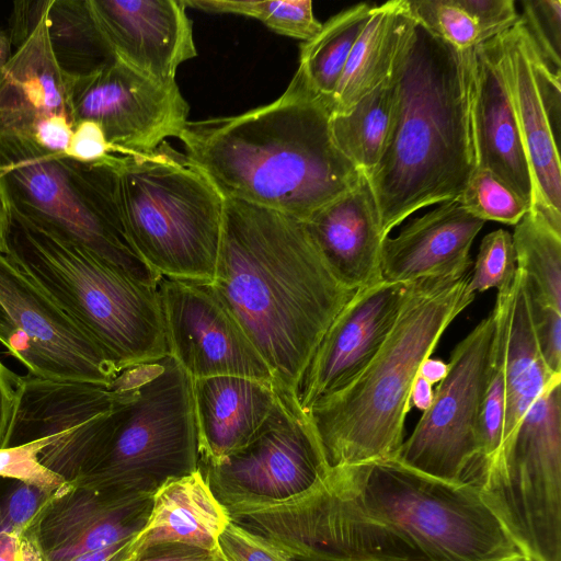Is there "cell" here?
Listing matches in <instances>:
<instances>
[{
  "label": "cell",
  "mask_w": 561,
  "mask_h": 561,
  "mask_svg": "<svg viewBox=\"0 0 561 561\" xmlns=\"http://www.w3.org/2000/svg\"><path fill=\"white\" fill-rule=\"evenodd\" d=\"M213 283L276 389L293 394L327 329L356 291L334 277L302 220L232 198H225Z\"/></svg>",
  "instance_id": "cell-1"
},
{
  "label": "cell",
  "mask_w": 561,
  "mask_h": 561,
  "mask_svg": "<svg viewBox=\"0 0 561 561\" xmlns=\"http://www.w3.org/2000/svg\"><path fill=\"white\" fill-rule=\"evenodd\" d=\"M331 113L330 98L297 70L275 101L234 116L188 121L179 139L225 198L305 221L363 175L334 142Z\"/></svg>",
  "instance_id": "cell-2"
},
{
  "label": "cell",
  "mask_w": 561,
  "mask_h": 561,
  "mask_svg": "<svg viewBox=\"0 0 561 561\" xmlns=\"http://www.w3.org/2000/svg\"><path fill=\"white\" fill-rule=\"evenodd\" d=\"M473 49H457L416 21L403 42L390 76L389 140L365 173L385 238L416 210L458 199L478 168Z\"/></svg>",
  "instance_id": "cell-3"
},
{
  "label": "cell",
  "mask_w": 561,
  "mask_h": 561,
  "mask_svg": "<svg viewBox=\"0 0 561 561\" xmlns=\"http://www.w3.org/2000/svg\"><path fill=\"white\" fill-rule=\"evenodd\" d=\"M468 279L465 275L412 283L373 360L346 387L307 412L330 468L397 457L420 366L476 297L468 290Z\"/></svg>",
  "instance_id": "cell-4"
},
{
  "label": "cell",
  "mask_w": 561,
  "mask_h": 561,
  "mask_svg": "<svg viewBox=\"0 0 561 561\" xmlns=\"http://www.w3.org/2000/svg\"><path fill=\"white\" fill-rule=\"evenodd\" d=\"M8 255L124 370L169 354L159 293L10 208Z\"/></svg>",
  "instance_id": "cell-5"
},
{
  "label": "cell",
  "mask_w": 561,
  "mask_h": 561,
  "mask_svg": "<svg viewBox=\"0 0 561 561\" xmlns=\"http://www.w3.org/2000/svg\"><path fill=\"white\" fill-rule=\"evenodd\" d=\"M115 195L135 251L160 276L213 280L225 198L167 141L145 154H112Z\"/></svg>",
  "instance_id": "cell-6"
},
{
  "label": "cell",
  "mask_w": 561,
  "mask_h": 561,
  "mask_svg": "<svg viewBox=\"0 0 561 561\" xmlns=\"http://www.w3.org/2000/svg\"><path fill=\"white\" fill-rule=\"evenodd\" d=\"M329 477L365 514L437 561H527L473 481H443L396 458L331 468Z\"/></svg>",
  "instance_id": "cell-7"
},
{
  "label": "cell",
  "mask_w": 561,
  "mask_h": 561,
  "mask_svg": "<svg viewBox=\"0 0 561 561\" xmlns=\"http://www.w3.org/2000/svg\"><path fill=\"white\" fill-rule=\"evenodd\" d=\"M198 469L193 378L168 354L148 362L136 393L114 409L101 444L71 484L153 494Z\"/></svg>",
  "instance_id": "cell-8"
},
{
  "label": "cell",
  "mask_w": 561,
  "mask_h": 561,
  "mask_svg": "<svg viewBox=\"0 0 561 561\" xmlns=\"http://www.w3.org/2000/svg\"><path fill=\"white\" fill-rule=\"evenodd\" d=\"M112 156V154H111ZM82 163L20 137H0V179L9 206L138 280L160 275L133 248L118 209L110 157Z\"/></svg>",
  "instance_id": "cell-9"
},
{
  "label": "cell",
  "mask_w": 561,
  "mask_h": 561,
  "mask_svg": "<svg viewBox=\"0 0 561 561\" xmlns=\"http://www.w3.org/2000/svg\"><path fill=\"white\" fill-rule=\"evenodd\" d=\"M560 385L546 387L477 483L527 561H561Z\"/></svg>",
  "instance_id": "cell-10"
},
{
  "label": "cell",
  "mask_w": 561,
  "mask_h": 561,
  "mask_svg": "<svg viewBox=\"0 0 561 561\" xmlns=\"http://www.w3.org/2000/svg\"><path fill=\"white\" fill-rule=\"evenodd\" d=\"M226 510L232 522L265 537L294 561H437L404 533L365 514L329 474L296 499Z\"/></svg>",
  "instance_id": "cell-11"
},
{
  "label": "cell",
  "mask_w": 561,
  "mask_h": 561,
  "mask_svg": "<svg viewBox=\"0 0 561 561\" xmlns=\"http://www.w3.org/2000/svg\"><path fill=\"white\" fill-rule=\"evenodd\" d=\"M147 366H130L108 385L21 376L8 447L46 438L39 461L73 482L101 444L113 410L136 393Z\"/></svg>",
  "instance_id": "cell-12"
},
{
  "label": "cell",
  "mask_w": 561,
  "mask_h": 561,
  "mask_svg": "<svg viewBox=\"0 0 561 561\" xmlns=\"http://www.w3.org/2000/svg\"><path fill=\"white\" fill-rule=\"evenodd\" d=\"M276 391L272 411L245 446L217 462L199 463L214 495L226 508L296 499L323 482L331 470L295 396Z\"/></svg>",
  "instance_id": "cell-13"
},
{
  "label": "cell",
  "mask_w": 561,
  "mask_h": 561,
  "mask_svg": "<svg viewBox=\"0 0 561 561\" xmlns=\"http://www.w3.org/2000/svg\"><path fill=\"white\" fill-rule=\"evenodd\" d=\"M495 314L481 320L453 350L432 404L396 457L436 479L458 483L479 455L478 423L492 370Z\"/></svg>",
  "instance_id": "cell-14"
},
{
  "label": "cell",
  "mask_w": 561,
  "mask_h": 561,
  "mask_svg": "<svg viewBox=\"0 0 561 561\" xmlns=\"http://www.w3.org/2000/svg\"><path fill=\"white\" fill-rule=\"evenodd\" d=\"M0 344L27 374L44 379L108 385L123 371L2 252Z\"/></svg>",
  "instance_id": "cell-15"
},
{
  "label": "cell",
  "mask_w": 561,
  "mask_h": 561,
  "mask_svg": "<svg viewBox=\"0 0 561 561\" xmlns=\"http://www.w3.org/2000/svg\"><path fill=\"white\" fill-rule=\"evenodd\" d=\"M70 99L76 124L96 123L114 154L149 153L179 138L188 123L190 106L176 82L157 81L118 59L71 78Z\"/></svg>",
  "instance_id": "cell-16"
},
{
  "label": "cell",
  "mask_w": 561,
  "mask_h": 561,
  "mask_svg": "<svg viewBox=\"0 0 561 561\" xmlns=\"http://www.w3.org/2000/svg\"><path fill=\"white\" fill-rule=\"evenodd\" d=\"M157 288L169 354L193 379L228 375L275 385L213 280L160 276Z\"/></svg>",
  "instance_id": "cell-17"
},
{
  "label": "cell",
  "mask_w": 561,
  "mask_h": 561,
  "mask_svg": "<svg viewBox=\"0 0 561 561\" xmlns=\"http://www.w3.org/2000/svg\"><path fill=\"white\" fill-rule=\"evenodd\" d=\"M411 284L381 280L355 291L327 329L296 386L294 394L305 413L346 387L373 360L391 332Z\"/></svg>",
  "instance_id": "cell-18"
},
{
  "label": "cell",
  "mask_w": 561,
  "mask_h": 561,
  "mask_svg": "<svg viewBox=\"0 0 561 561\" xmlns=\"http://www.w3.org/2000/svg\"><path fill=\"white\" fill-rule=\"evenodd\" d=\"M116 59L157 81L175 82L179 67L197 56L183 0H89Z\"/></svg>",
  "instance_id": "cell-19"
},
{
  "label": "cell",
  "mask_w": 561,
  "mask_h": 561,
  "mask_svg": "<svg viewBox=\"0 0 561 561\" xmlns=\"http://www.w3.org/2000/svg\"><path fill=\"white\" fill-rule=\"evenodd\" d=\"M152 496L67 483L56 492L39 523L46 561H70L131 539L147 522Z\"/></svg>",
  "instance_id": "cell-20"
},
{
  "label": "cell",
  "mask_w": 561,
  "mask_h": 561,
  "mask_svg": "<svg viewBox=\"0 0 561 561\" xmlns=\"http://www.w3.org/2000/svg\"><path fill=\"white\" fill-rule=\"evenodd\" d=\"M500 37L503 71L531 173L530 211L561 232L560 135L550 122L537 84L535 49L520 20Z\"/></svg>",
  "instance_id": "cell-21"
},
{
  "label": "cell",
  "mask_w": 561,
  "mask_h": 561,
  "mask_svg": "<svg viewBox=\"0 0 561 561\" xmlns=\"http://www.w3.org/2000/svg\"><path fill=\"white\" fill-rule=\"evenodd\" d=\"M47 5L27 38L0 68V137L33 140L50 123L76 125L70 81L58 66L48 36Z\"/></svg>",
  "instance_id": "cell-22"
},
{
  "label": "cell",
  "mask_w": 561,
  "mask_h": 561,
  "mask_svg": "<svg viewBox=\"0 0 561 561\" xmlns=\"http://www.w3.org/2000/svg\"><path fill=\"white\" fill-rule=\"evenodd\" d=\"M484 221L472 216L458 199L411 220L398 236L381 245V277L387 283L454 279L467 275L472 264L471 244Z\"/></svg>",
  "instance_id": "cell-23"
},
{
  "label": "cell",
  "mask_w": 561,
  "mask_h": 561,
  "mask_svg": "<svg viewBox=\"0 0 561 561\" xmlns=\"http://www.w3.org/2000/svg\"><path fill=\"white\" fill-rule=\"evenodd\" d=\"M501 35L476 46L473 127L478 167L533 206V181L506 84Z\"/></svg>",
  "instance_id": "cell-24"
},
{
  "label": "cell",
  "mask_w": 561,
  "mask_h": 561,
  "mask_svg": "<svg viewBox=\"0 0 561 561\" xmlns=\"http://www.w3.org/2000/svg\"><path fill=\"white\" fill-rule=\"evenodd\" d=\"M305 228L334 277L358 290L382 280L385 239L377 204L363 172L358 184L318 209Z\"/></svg>",
  "instance_id": "cell-25"
},
{
  "label": "cell",
  "mask_w": 561,
  "mask_h": 561,
  "mask_svg": "<svg viewBox=\"0 0 561 561\" xmlns=\"http://www.w3.org/2000/svg\"><path fill=\"white\" fill-rule=\"evenodd\" d=\"M199 463H214L245 446L272 411L273 382L241 376L193 379Z\"/></svg>",
  "instance_id": "cell-26"
},
{
  "label": "cell",
  "mask_w": 561,
  "mask_h": 561,
  "mask_svg": "<svg viewBox=\"0 0 561 561\" xmlns=\"http://www.w3.org/2000/svg\"><path fill=\"white\" fill-rule=\"evenodd\" d=\"M229 519L199 469L170 480L153 493L147 522L129 542V559L158 546L218 552V537Z\"/></svg>",
  "instance_id": "cell-27"
},
{
  "label": "cell",
  "mask_w": 561,
  "mask_h": 561,
  "mask_svg": "<svg viewBox=\"0 0 561 561\" xmlns=\"http://www.w3.org/2000/svg\"><path fill=\"white\" fill-rule=\"evenodd\" d=\"M497 295L505 317L506 410L502 447L513 438L530 405L561 375L551 373L540 354L524 272L517 268L512 284L499 289Z\"/></svg>",
  "instance_id": "cell-28"
},
{
  "label": "cell",
  "mask_w": 561,
  "mask_h": 561,
  "mask_svg": "<svg viewBox=\"0 0 561 561\" xmlns=\"http://www.w3.org/2000/svg\"><path fill=\"white\" fill-rule=\"evenodd\" d=\"M413 22L407 0L371 8L330 98L331 115L350 111L390 77Z\"/></svg>",
  "instance_id": "cell-29"
},
{
  "label": "cell",
  "mask_w": 561,
  "mask_h": 561,
  "mask_svg": "<svg viewBox=\"0 0 561 561\" xmlns=\"http://www.w3.org/2000/svg\"><path fill=\"white\" fill-rule=\"evenodd\" d=\"M46 20L55 59L67 76H89L116 60L89 0H49Z\"/></svg>",
  "instance_id": "cell-30"
},
{
  "label": "cell",
  "mask_w": 561,
  "mask_h": 561,
  "mask_svg": "<svg viewBox=\"0 0 561 561\" xmlns=\"http://www.w3.org/2000/svg\"><path fill=\"white\" fill-rule=\"evenodd\" d=\"M393 117L394 85L389 77L350 111L331 115L334 142L350 161L367 173L386 149Z\"/></svg>",
  "instance_id": "cell-31"
},
{
  "label": "cell",
  "mask_w": 561,
  "mask_h": 561,
  "mask_svg": "<svg viewBox=\"0 0 561 561\" xmlns=\"http://www.w3.org/2000/svg\"><path fill=\"white\" fill-rule=\"evenodd\" d=\"M373 5L358 3L330 18L300 46L298 71L319 94L331 98Z\"/></svg>",
  "instance_id": "cell-32"
},
{
  "label": "cell",
  "mask_w": 561,
  "mask_h": 561,
  "mask_svg": "<svg viewBox=\"0 0 561 561\" xmlns=\"http://www.w3.org/2000/svg\"><path fill=\"white\" fill-rule=\"evenodd\" d=\"M516 265L528 278L531 298L561 311V232L528 211L512 234Z\"/></svg>",
  "instance_id": "cell-33"
},
{
  "label": "cell",
  "mask_w": 561,
  "mask_h": 561,
  "mask_svg": "<svg viewBox=\"0 0 561 561\" xmlns=\"http://www.w3.org/2000/svg\"><path fill=\"white\" fill-rule=\"evenodd\" d=\"M186 8L211 13H232L253 18L273 32L305 42L313 38L322 24L310 0H183Z\"/></svg>",
  "instance_id": "cell-34"
},
{
  "label": "cell",
  "mask_w": 561,
  "mask_h": 561,
  "mask_svg": "<svg viewBox=\"0 0 561 561\" xmlns=\"http://www.w3.org/2000/svg\"><path fill=\"white\" fill-rule=\"evenodd\" d=\"M493 312L496 330L492 370L478 423L479 455L477 459L480 463L491 460L501 447L506 410L505 317L503 301L497 295Z\"/></svg>",
  "instance_id": "cell-35"
},
{
  "label": "cell",
  "mask_w": 561,
  "mask_h": 561,
  "mask_svg": "<svg viewBox=\"0 0 561 561\" xmlns=\"http://www.w3.org/2000/svg\"><path fill=\"white\" fill-rule=\"evenodd\" d=\"M458 201L474 217L516 225L530 205L490 171L477 168Z\"/></svg>",
  "instance_id": "cell-36"
},
{
  "label": "cell",
  "mask_w": 561,
  "mask_h": 561,
  "mask_svg": "<svg viewBox=\"0 0 561 561\" xmlns=\"http://www.w3.org/2000/svg\"><path fill=\"white\" fill-rule=\"evenodd\" d=\"M411 16L435 36L460 49L484 43L471 15L458 0H407Z\"/></svg>",
  "instance_id": "cell-37"
},
{
  "label": "cell",
  "mask_w": 561,
  "mask_h": 561,
  "mask_svg": "<svg viewBox=\"0 0 561 561\" xmlns=\"http://www.w3.org/2000/svg\"><path fill=\"white\" fill-rule=\"evenodd\" d=\"M516 271L512 234L504 229L494 230L480 243L468 290L476 295L490 288L502 289L512 284Z\"/></svg>",
  "instance_id": "cell-38"
},
{
  "label": "cell",
  "mask_w": 561,
  "mask_h": 561,
  "mask_svg": "<svg viewBox=\"0 0 561 561\" xmlns=\"http://www.w3.org/2000/svg\"><path fill=\"white\" fill-rule=\"evenodd\" d=\"M519 20L541 62L561 76V1L524 0Z\"/></svg>",
  "instance_id": "cell-39"
},
{
  "label": "cell",
  "mask_w": 561,
  "mask_h": 561,
  "mask_svg": "<svg viewBox=\"0 0 561 561\" xmlns=\"http://www.w3.org/2000/svg\"><path fill=\"white\" fill-rule=\"evenodd\" d=\"M57 491L18 479L0 478V533L39 525Z\"/></svg>",
  "instance_id": "cell-40"
},
{
  "label": "cell",
  "mask_w": 561,
  "mask_h": 561,
  "mask_svg": "<svg viewBox=\"0 0 561 561\" xmlns=\"http://www.w3.org/2000/svg\"><path fill=\"white\" fill-rule=\"evenodd\" d=\"M47 445L46 438H39L0 448V478L18 479L53 491L65 486L68 482L39 461L38 456Z\"/></svg>",
  "instance_id": "cell-41"
},
{
  "label": "cell",
  "mask_w": 561,
  "mask_h": 561,
  "mask_svg": "<svg viewBox=\"0 0 561 561\" xmlns=\"http://www.w3.org/2000/svg\"><path fill=\"white\" fill-rule=\"evenodd\" d=\"M217 551L225 561H294L278 546L231 519L218 537Z\"/></svg>",
  "instance_id": "cell-42"
},
{
  "label": "cell",
  "mask_w": 561,
  "mask_h": 561,
  "mask_svg": "<svg viewBox=\"0 0 561 561\" xmlns=\"http://www.w3.org/2000/svg\"><path fill=\"white\" fill-rule=\"evenodd\" d=\"M458 1L477 23L484 42L505 33L519 20L513 0Z\"/></svg>",
  "instance_id": "cell-43"
},
{
  "label": "cell",
  "mask_w": 561,
  "mask_h": 561,
  "mask_svg": "<svg viewBox=\"0 0 561 561\" xmlns=\"http://www.w3.org/2000/svg\"><path fill=\"white\" fill-rule=\"evenodd\" d=\"M531 311L542 359L551 373L561 375V311L540 305L533 298Z\"/></svg>",
  "instance_id": "cell-44"
},
{
  "label": "cell",
  "mask_w": 561,
  "mask_h": 561,
  "mask_svg": "<svg viewBox=\"0 0 561 561\" xmlns=\"http://www.w3.org/2000/svg\"><path fill=\"white\" fill-rule=\"evenodd\" d=\"M65 154L78 162L92 163L102 161L114 152L96 123L80 121L75 126Z\"/></svg>",
  "instance_id": "cell-45"
},
{
  "label": "cell",
  "mask_w": 561,
  "mask_h": 561,
  "mask_svg": "<svg viewBox=\"0 0 561 561\" xmlns=\"http://www.w3.org/2000/svg\"><path fill=\"white\" fill-rule=\"evenodd\" d=\"M38 528L0 533V561H46Z\"/></svg>",
  "instance_id": "cell-46"
},
{
  "label": "cell",
  "mask_w": 561,
  "mask_h": 561,
  "mask_svg": "<svg viewBox=\"0 0 561 561\" xmlns=\"http://www.w3.org/2000/svg\"><path fill=\"white\" fill-rule=\"evenodd\" d=\"M21 376L0 360V448L8 447L16 410Z\"/></svg>",
  "instance_id": "cell-47"
},
{
  "label": "cell",
  "mask_w": 561,
  "mask_h": 561,
  "mask_svg": "<svg viewBox=\"0 0 561 561\" xmlns=\"http://www.w3.org/2000/svg\"><path fill=\"white\" fill-rule=\"evenodd\" d=\"M48 0L14 2L9 36L18 47L27 38L39 21Z\"/></svg>",
  "instance_id": "cell-48"
},
{
  "label": "cell",
  "mask_w": 561,
  "mask_h": 561,
  "mask_svg": "<svg viewBox=\"0 0 561 561\" xmlns=\"http://www.w3.org/2000/svg\"><path fill=\"white\" fill-rule=\"evenodd\" d=\"M125 561H225L218 552L186 546H158Z\"/></svg>",
  "instance_id": "cell-49"
},
{
  "label": "cell",
  "mask_w": 561,
  "mask_h": 561,
  "mask_svg": "<svg viewBox=\"0 0 561 561\" xmlns=\"http://www.w3.org/2000/svg\"><path fill=\"white\" fill-rule=\"evenodd\" d=\"M129 540L121 541L106 548L78 556L70 561H125L129 559Z\"/></svg>",
  "instance_id": "cell-50"
},
{
  "label": "cell",
  "mask_w": 561,
  "mask_h": 561,
  "mask_svg": "<svg viewBox=\"0 0 561 561\" xmlns=\"http://www.w3.org/2000/svg\"><path fill=\"white\" fill-rule=\"evenodd\" d=\"M433 398L434 390L432 383L417 374L411 389V405L424 412L432 404Z\"/></svg>",
  "instance_id": "cell-51"
},
{
  "label": "cell",
  "mask_w": 561,
  "mask_h": 561,
  "mask_svg": "<svg viewBox=\"0 0 561 561\" xmlns=\"http://www.w3.org/2000/svg\"><path fill=\"white\" fill-rule=\"evenodd\" d=\"M448 371V364L438 358L427 357L420 366L419 375L430 383L440 382Z\"/></svg>",
  "instance_id": "cell-52"
},
{
  "label": "cell",
  "mask_w": 561,
  "mask_h": 561,
  "mask_svg": "<svg viewBox=\"0 0 561 561\" xmlns=\"http://www.w3.org/2000/svg\"><path fill=\"white\" fill-rule=\"evenodd\" d=\"M10 221V206L0 179V252L8 253V229Z\"/></svg>",
  "instance_id": "cell-53"
},
{
  "label": "cell",
  "mask_w": 561,
  "mask_h": 561,
  "mask_svg": "<svg viewBox=\"0 0 561 561\" xmlns=\"http://www.w3.org/2000/svg\"><path fill=\"white\" fill-rule=\"evenodd\" d=\"M11 39L9 33L0 30V68L10 59Z\"/></svg>",
  "instance_id": "cell-54"
}]
</instances>
